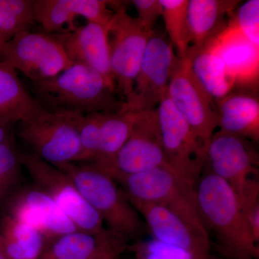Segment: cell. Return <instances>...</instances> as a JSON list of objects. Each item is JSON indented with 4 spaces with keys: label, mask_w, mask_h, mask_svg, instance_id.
I'll list each match as a JSON object with an SVG mask.
<instances>
[{
    "label": "cell",
    "mask_w": 259,
    "mask_h": 259,
    "mask_svg": "<svg viewBox=\"0 0 259 259\" xmlns=\"http://www.w3.org/2000/svg\"><path fill=\"white\" fill-rule=\"evenodd\" d=\"M117 182L122 185L130 202L161 204L209 236L199 213L196 185L171 168L159 167Z\"/></svg>",
    "instance_id": "obj_4"
},
{
    "label": "cell",
    "mask_w": 259,
    "mask_h": 259,
    "mask_svg": "<svg viewBox=\"0 0 259 259\" xmlns=\"http://www.w3.org/2000/svg\"><path fill=\"white\" fill-rule=\"evenodd\" d=\"M179 61L171 42L154 32L146 46L132 95L125 103L127 109L135 112L155 110L166 95Z\"/></svg>",
    "instance_id": "obj_12"
},
{
    "label": "cell",
    "mask_w": 259,
    "mask_h": 259,
    "mask_svg": "<svg viewBox=\"0 0 259 259\" xmlns=\"http://www.w3.org/2000/svg\"><path fill=\"white\" fill-rule=\"evenodd\" d=\"M220 131L258 142L259 101L248 92H235L215 102Z\"/></svg>",
    "instance_id": "obj_19"
},
{
    "label": "cell",
    "mask_w": 259,
    "mask_h": 259,
    "mask_svg": "<svg viewBox=\"0 0 259 259\" xmlns=\"http://www.w3.org/2000/svg\"><path fill=\"white\" fill-rule=\"evenodd\" d=\"M0 237L9 259H39L47 243L41 232L6 212L0 221Z\"/></svg>",
    "instance_id": "obj_23"
},
{
    "label": "cell",
    "mask_w": 259,
    "mask_h": 259,
    "mask_svg": "<svg viewBox=\"0 0 259 259\" xmlns=\"http://www.w3.org/2000/svg\"><path fill=\"white\" fill-rule=\"evenodd\" d=\"M74 182L85 200L117 236L130 239L143 234L145 225L116 181L89 163L54 165Z\"/></svg>",
    "instance_id": "obj_3"
},
{
    "label": "cell",
    "mask_w": 259,
    "mask_h": 259,
    "mask_svg": "<svg viewBox=\"0 0 259 259\" xmlns=\"http://www.w3.org/2000/svg\"><path fill=\"white\" fill-rule=\"evenodd\" d=\"M136 117V112L127 108L103 112L100 150L95 161L89 164L100 168L110 163L128 139Z\"/></svg>",
    "instance_id": "obj_24"
},
{
    "label": "cell",
    "mask_w": 259,
    "mask_h": 259,
    "mask_svg": "<svg viewBox=\"0 0 259 259\" xmlns=\"http://www.w3.org/2000/svg\"><path fill=\"white\" fill-rule=\"evenodd\" d=\"M32 85L37 101L55 113L88 115L127 108L103 76L82 64H74L54 77Z\"/></svg>",
    "instance_id": "obj_2"
},
{
    "label": "cell",
    "mask_w": 259,
    "mask_h": 259,
    "mask_svg": "<svg viewBox=\"0 0 259 259\" xmlns=\"http://www.w3.org/2000/svg\"><path fill=\"white\" fill-rule=\"evenodd\" d=\"M208 44L222 59L236 84H249L258 79L259 47L231 21Z\"/></svg>",
    "instance_id": "obj_17"
},
{
    "label": "cell",
    "mask_w": 259,
    "mask_h": 259,
    "mask_svg": "<svg viewBox=\"0 0 259 259\" xmlns=\"http://www.w3.org/2000/svg\"><path fill=\"white\" fill-rule=\"evenodd\" d=\"M11 199L23 206L29 223L41 232L47 243L77 230L54 200L35 186L20 187Z\"/></svg>",
    "instance_id": "obj_18"
},
{
    "label": "cell",
    "mask_w": 259,
    "mask_h": 259,
    "mask_svg": "<svg viewBox=\"0 0 259 259\" xmlns=\"http://www.w3.org/2000/svg\"><path fill=\"white\" fill-rule=\"evenodd\" d=\"M137 10L138 20L146 28L153 30L155 23L162 16L159 0H133L131 2Z\"/></svg>",
    "instance_id": "obj_32"
},
{
    "label": "cell",
    "mask_w": 259,
    "mask_h": 259,
    "mask_svg": "<svg viewBox=\"0 0 259 259\" xmlns=\"http://www.w3.org/2000/svg\"><path fill=\"white\" fill-rule=\"evenodd\" d=\"M226 181L240 197L259 183L258 153L251 141L222 131L204 144V166Z\"/></svg>",
    "instance_id": "obj_10"
},
{
    "label": "cell",
    "mask_w": 259,
    "mask_h": 259,
    "mask_svg": "<svg viewBox=\"0 0 259 259\" xmlns=\"http://www.w3.org/2000/svg\"><path fill=\"white\" fill-rule=\"evenodd\" d=\"M7 40L6 39H5L4 35H3V34L2 33L1 31H0V50H1L2 47H3L5 42Z\"/></svg>",
    "instance_id": "obj_36"
},
{
    "label": "cell",
    "mask_w": 259,
    "mask_h": 259,
    "mask_svg": "<svg viewBox=\"0 0 259 259\" xmlns=\"http://www.w3.org/2000/svg\"><path fill=\"white\" fill-rule=\"evenodd\" d=\"M127 249H128L127 241L121 239L102 250L93 259H117Z\"/></svg>",
    "instance_id": "obj_33"
},
{
    "label": "cell",
    "mask_w": 259,
    "mask_h": 259,
    "mask_svg": "<svg viewBox=\"0 0 259 259\" xmlns=\"http://www.w3.org/2000/svg\"><path fill=\"white\" fill-rule=\"evenodd\" d=\"M102 113L64 114L74 126L83 150L82 161L90 163L95 161L100 150L101 141Z\"/></svg>",
    "instance_id": "obj_29"
},
{
    "label": "cell",
    "mask_w": 259,
    "mask_h": 259,
    "mask_svg": "<svg viewBox=\"0 0 259 259\" xmlns=\"http://www.w3.org/2000/svg\"><path fill=\"white\" fill-rule=\"evenodd\" d=\"M196 197L202 222L219 253L226 259H258L259 242L226 181L207 170L197 182Z\"/></svg>",
    "instance_id": "obj_1"
},
{
    "label": "cell",
    "mask_w": 259,
    "mask_h": 259,
    "mask_svg": "<svg viewBox=\"0 0 259 259\" xmlns=\"http://www.w3.org/2000/svg\"><path fill=\"white\" fill-rule=\"evenodd\" d=\"M35 22L34 0H0V31L7 41Z\"/></svg>",
    "instance_id": "obj_28"
},
{
    "label": "cell",
    "mask_w": 259,
    "mask_h": 259,
    "mask_svg": "<svg viewBox=\"0 0 259 259\" xmlns=\"http://www.w3.org/2000/svg\"><path fill=\"white\" fill-rule=\"evenodd\" d=\"M162 17L171 44L180 59L187 57L190 49V35L187 9L189 0H159Z\"/></svg>",
    "instance_id": "obj_27"
},
{
    "label": "cell",
    "mask_w": 259,
    "mask_h": 259,
    "mask_svg": "<svg viewBox=\"0 0 259 259\" xmlns=\"http://www.w3.org/2000/svg\"><path fill=\"white\" fill-rule=\"evenodd\" d=\"M0 63L22 73L32 82L54 77L74 64L52 35L29 30L5 42Z\"/></svg>",
    "instance_id": "obj_8"
},
{
    "label": "cell",
    "mask_w": 259,
    "mask_h": 259,
    "mask_svg": "<svg viewBox=\"0 0 259 259\" xmlns=\"http://www.w3.org/2000/svg\"><path fill=\"white\" fill-rule=\"evenodd\" d=\"M252 44L259 47V1L249 0L240 6L230 20Z\"/></svg>",
    "instance_id": "obj_30"
},
{
    "label": "cell",
    "mask_w": 259,
    "mask_h": 259,
    "mask_svg": "<svg viewBox=\"0 0 259 259\" xmlns=\"http://www.w3.org/2000/svg\"><path fill=\"white\" fill-rule=\"evenodd\" d=\"M20 121L18 117L13 116L0 117V144L13 134V130Z\"/></svg>",
    "instance_id": "obj_34"
},
{
    "label": "cell",
    "mask_w": 259,
    "mask_h": 259,
    "mask_svg": "<svg viewBox=\"0 0 259 259\" xmlns=\"http://www.w3.org/2000/svg\"><path fill=\"white\" fill-rule=\"evenodd\" d=\"M159 167L171 168L162 144L155 109L136 112V120L128 139L110 163L97 168L118 182L126 177Z\"/></svg>",
    "instance_id": "obj_9"
},
{
    "label": "cell",
    "mask_w": 259,
    "mask_h": 259,
    "mask_svg": "<svg viewBox=\"0 0 259 259\" xmlns=\"http://www.w3.org/2000/svg\"><path fill=\"white\" fill-rule=\"evenodd\" d=\"M162 144L171 168L197 185L204 167V146L168 95L156 108Z\"/></svg>",
    "instance_id": "obj_11"
},
{
    "label": "cell",
    "mask_w": 259,
    "mask_h": 259,
    "mask_svg": "<svg viewBox=\"0 0 259 259\" xmlns=\"http://www.w3.org/2000/svg\"><path fill=\"white\" fill-rule=\"evenodd\" d=\"M167 95L204 146L218 127L215 102L196 78L188 58L180 59Z\"/></svg>",
    "instance_id": "obj_13"
},
{
    "label": "cell",
    "mask_w": 259,
    "mask_h": 259,
    "mask_svg": "<svg viewBox=\"0 0 259 259\" xmlns=\"http://www.w3.org/2000/svg\"><path fill=\"white\" fill-rule=\"evenodd\" d=\"M107 26L88 23L51 35L62 46L73 64L84 65L95 70L116 90L110 66Z\"/></svg>",
    "instance_id": "obj_15"
},
{
    "label": "cell",
    "mask_w": 259,
    "mask_h": 259,
    "mask_svg": "<svg viewBox=\"0 0 259 259\" xmlns=\"http://www.w3.org/2000/svg\"><path fill=\"white\" fill-rule=\"evenodd\" d=\"M17 125L30 153L53 165L81 163L83 150L77 132L66 115L39 105Z\"/></svg>",
    "instance_id": "obj_5"
},
{
    "label": "cell",
    "mask_w": 259,
    "mask_h": 259,
    "mask_svg": "<svg viewBox=\"0 0 259 259\" xmlns=\"http://www.w3.org/2000/svg\"><path fill=\"white\" fill-rule=\"evenodd\" d=\"M238 0H189L187 18L191 47L208 44L226 28V18L231 16Z\"/></svg>",
    "instance_id": "obj_20"
},
{
    "label": "cell",
    "mask_w": 259,
    "mask_h": 259,
    "mask_svg": "<svg viewBox=\"0 0 259 259\" xmlns=\"http://www.w3.org/2000/svg\"><path fill=\"white\" fill-rule=\"evenodd\" d=\"M113 9L115 13L107 26L110 66L116 92L126 103L132 95L146 46L154 31L127 14L123 2H117Z\"/></svg>",
    "instance_id": "obj_6"
},
{
    "label": "cell",
    "mask_w": 259,
    "mask_h": 259,
    "mask_svg": "<svg viewBox=\"0 0 259 259\" xmlns=\"http://www.w3.org/2000/svg\"><path fill=\"white\" fill-rule=\"evenodd\" d=\"M39 105L24 88L16 71L0 63V117L13 116L20 120Z\"/></svg>",
    "instance_id": "obj_25"
},
{
    "label": "cell",
    "mask_w": 259,
    "mask_h": 259,
    "mask_svg": "<svg viewBox=\"0 0 259 259\" xmlns=\"http://www.w3.org/2000/svg\"><path fill=\"white\" fill-rule=\"evenodd\" d=\"M0 259H9L6 253L4 247H3V242H2L1 237H0Z\"/></svg>",
    "instance_id": "obj_35"
},
{
    "label": "cell",
    "mask_w": 259,
    "mask_h": 259,
    "mask_svg": "<svg viewBox=\"0 0 259 259\" xmlns=\"http://www.w3.org/2000/svg\"><path fill=\"white\" fill-rule=\"evenodd\" d=\"M23 167L13 133L0 144V209L21 187Z\"/></svg>",
    "instance_id": "obj_26"
},
{
    "label": "cell",
    "mask_w": 259,
    "mask_h": 259,
    "mask_svg": "<svg viewBox=\"0 0 259 259\" xmlns=\"http://www.w3.org/2000/svg\"><path fill=\"white\" fill-rule=\"evenodd\" d=\"M115 1L106 0H34L35 21L48 34L59 33L65 25L82 17L88 23L107 26Z\"/></svg>",
    "instance_id": "obj_16"
},
{
    "label": "cell",
    "mask_w": 259,
    "mask_h": 259,
    "mask_svg": "<svg viewBox=\"0 0 259 259\" xmlns=\"http://www.w3.org/2000/svg\"><path fill=\"white\" fill-rule=\"evenodd\" d=\"M121 239L125 238L108 229L98 233L76 230L47 243L39 259H93Z\"/></svg>",
    "instance_id": "obj_21"
},
{
    "label": "cell",
    "mask_w": 259,
    "mask_h": 259,
    "mask_svg": "<svg viewBox=\"0 0 259 259\" xmlns=\"http://www.w3.org/2000/svg\"><path fill=\"white\" fill-rule=\"evenodd\" d=\"M187 57L196 78L214 102L232 93L236 82L208 44L200 48L190 47Z\"/></svg>",
    "instance_id": "obj_22"
},
{
    "label": "cell",
    "mask_w": 259,
    "mask_h": 259,
    "mask_svg": "<svg viewBox=\"0 0 259 259\" xmlns=\"http://www.w3.org/2000/svg\"><path fill=\"white\" fill-rule=\"evenodd\" d=\"M141 214L155 240L178 248L192 259H216L208 236L202 234L176 213L161 204L131 202Z\"/></svg>",
    "instance_id": "obj_14"
},
{
    "label": "cell",
    "mask_w": 259,
    "mask_h": 259,
    "mask_svg": "<svg viewBox=\"0 0 259 259\" xmlns=\"http://www.w3.org/2000/svg\"><path fill=\"white\" fill-rule=\"evenodd\" d=\"M131 249L135 253V259H192L185 252L156 240L137 243Z\"/></svg>",
    "instance_id": "obj_31"
},
{
    "label": "cell",
    "mask_w": 259,
    "mask_h": 259,
    "mask_svg": "<svg viewBox=\"0 0 259 259\" xmlns=\"http://www.w3.org/2000/svg\"><path fill=\"white\" fill-rule=\"evenodd\" d=\"M22 161L33 186L54 200L76 229L93 233L105 230L102 218L64 171L30 152L22 153Z\"/></svg>",
    "instance_id": "obj_7"
}]
</instances>
